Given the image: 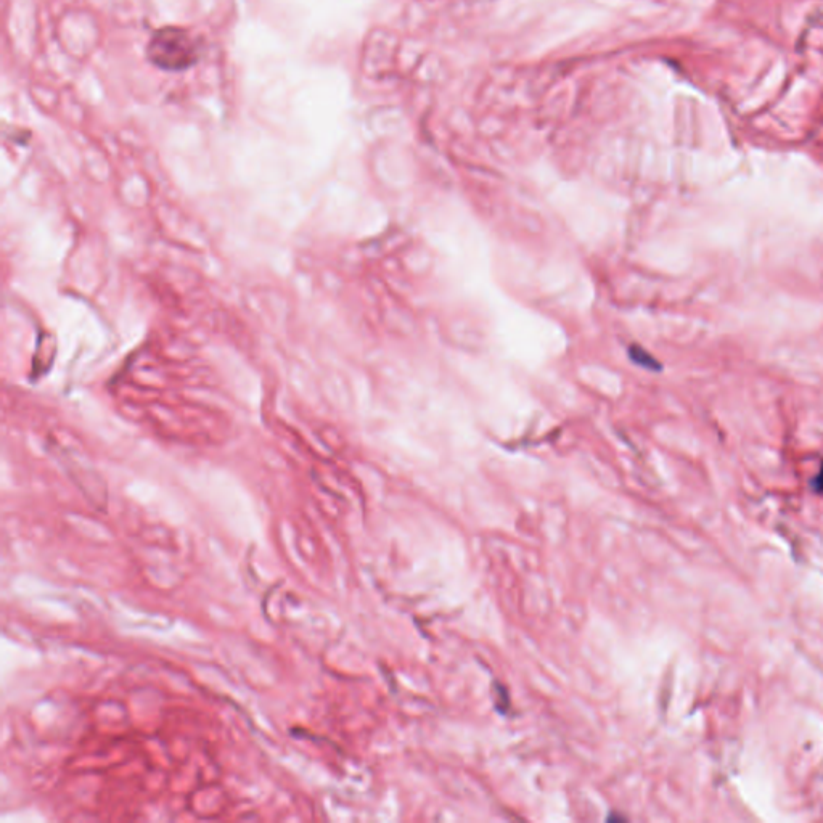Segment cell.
I'll return each instance as SVG.
<instances>
[{
    "instance_id": "obj_1",
    "label": "cell",
    "mask_w": 823,
    "mask_h": 823,
    "mask_svg": "<svg viewBox=\"0 0 823 823\" xmlns=\"http://www.w3.org/2000/svg\"><path fill=\"white\" fill-rule=\"evenodd\" d=\"M205 46L200 37L181 26L156 29L147 44L148 62L166 73H182L201 62Z\"/></svg>"
},
{
    "instance_id": "obj_2",
    "label": "cell",
    "mask_w": 823,
    "mask_h": 823,
    "mask_svg": "<svg viewBox=\"0 0 823 823\" xmlns=\"http://www.w3.org/2000/svg\"><path fill=\"white\" fill-rule=\"evenodd\" d=\"M812 488H814L817 492H823V463L819 473H817V476H815L814 481H812Z\"/></svg>"
}]
</instances>
